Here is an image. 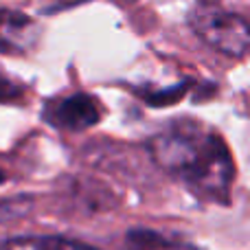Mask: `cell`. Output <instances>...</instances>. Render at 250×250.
<instances>
[{
    "label": "cell",
    "mask_w": 250,
    "mask_h": 250,
    "mask_svg": "<svg viewBox=\"0 0 250 250\" xmlns=\"http://www.w3.org/2000/svg\"><path fill=\"white\" fill-rule=\"evenodd\" d=\"M151 158L169 176L178 178L195 195L211 202H229L235 165L220 134L195 121H180L156 134Z\"/></svg>",
    "instance_id": "obj_1"
},
{
    "label": "cell",
    "mask_w": 250,
    "mask_h": 250,
    "mask_svg": "<svg viewBox=\"0 0 250 250\" xmlns=\"http://www.w3.org/2000/svg\"><path fill=\"white\" fill-rule=\"evenodd\" d=\"M189 24L204 44H208L222 55L242 60L248 53L250 29L248 20L239 13L226 11L213 2H200L191 9Z\"/></svg>",
    "instance_id": "obj_2"
},
{
    "label": "cell",
    "mask_w": 250,
    "mask_h": 250,
    "mask_svg": "<svg viewBox=\"0 0 250 250\" xmlns=\"http://www.w3.org/2000/svg\"><path fill=\"white\" fill-rule=\"evenodd\" d=\"M101 104L88 92H75L64 99L48 101L44 108V119L53 127L70 129V132H82L101 121Z\"/></svg>",
    "instance_id": "obj_3"
},
{
    "label": "cell",
    "mask_w": 250,
    "mask_h": 250,
    "mask_svg": "<svg viewBox=\"0 0 250 250\" xmlns=\"http://www.w3.org/2000/svg\"><path fill=\"white\" fill-rule=\"evenodd\" d=\"M38 40V26L26 13L0 9V53L22 55Z\"/></svg>",
    "instance_id": "obj_4"
},
{
    "label": "cell",
    "mask_w": 250,
    "mask_h": 250,
    "mask_svg": "<svg viewBox=\"0 0 250 250\" xmlns=\"http://www.w3.org/2000/svg\"><path fill=\"white\" fill-rule=\"evenodd\" d=\"M0 250H97V248L64 237H26V239H13V242L4 244Z\"/></svg>",
    "instance_id": "obj_5"
},
{
    "label": "cell",
    "mask_w": 250,
    "mask_h": 250,
    "mask_svg": "<svg viewBox=\"0 0 250 250\" xmlns=\"http://www.w3.org/2000/svg\"><path fill=\"white\" fill-rule=\"evenodd\" d=\"M187 92V86L185 83H176L173 88H167V90H143L138 92V97H141L143 101H145L147 105H154V108H160V105H173L178 99H182Z\"/></svg>",
    "instance_id": "obj_6"
},
{
    "label": "cell",
    "mask_w": 250,
    "mask_h": 250,
    "mask_svg": "<svg viewBox=\"0 0 250 250\" xmlns=\"http://www.w3.org/2000/svg\"><path fill=\"white\" fill-rule=\"evenodd\" d=\"M22 92H24V88H22L20 83L9 79V77H4V75H0V104L20 99Z\"/></svg>",
    "instance_id": "obj_7"
},
{
    "label": "cell",
    "mask_w": 250,
    "mask_h": 250,
    "mask_svg": "<svg viewBox=\"0 0 250 250\" xmlns=\"http://www.w3.org/2000/svg\"><path fill=\"white\" fill-rule=\"evenodd\" d=\"M2 180H4V173H2V171H0V182H2Z\"/></svg>",
    "instance_id": "obj_8"
},
{
    "label": "cell",
    "mask_w": 250,
    "mask_h": 250,
    "mask_svg": "<svg viewBox=\"0 0 250 250\" xmlns=\"http://www.w3.org/2000/svg\"><path fill=\"white\" fill-rule=\"evenodd\" d=\"M119 2H134V0H119Z\"/></svg>",
    "instance_id": "obj_9"
}]
</instances>
